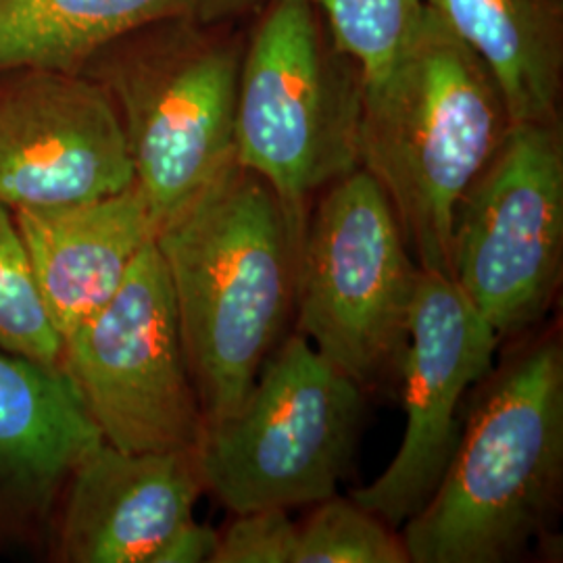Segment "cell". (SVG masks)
<instances>
[{"label":"cell","instance_id":"cell-18","mask_svg":"<svg viewBox=\"0 0 563 563\" xmlns=\"http://www.w3.org/2000/svg\"><path fill=\"white\" fill-rule=\"evenodd\" d=\"M295 563H409V553L395 528L332 495L299 526Z\"/></svg>","mask_w":563,"mask_h":563},{"label":"cell","instance_id":"cell-15","mask_svg":"<svg viewBox=\"0 0 563 563\" xmlns=\"http://www.w3.org/2000/svg\"><path fill=\"white\" fill-rule=\"evenodd\" d=\"M490 71L511 123L560 120L563 0H423Z\"/></svg>","mask_w":563,"mask_h":563},{"label":"cell","instance_id":"cell-1","mask_svg":"<svg viewBox=\"0 0 563 563\" xmlns=\"http://www.w3.org/2000/svg\"><path fill=\"white\" fill-rule=\"evenodd\" d=\"M307 211L236 159L155 232L207 422L241 407L297 305Z\"/></svg>","mask_w":563,"mask_h":563},{"label":"cell","instance_id":"cell-8","mask_svg":"<svg viewBox=\"0 0 563 563\" xmlns=\"http://www.w3.org/2000/svg\"><path fill=\"white\" fill-rule=\"evenodd\" d=\"M562 263V123H511L457 205L451 278L505 341L543 320Z\"/></svg>","mask_w":563,"mask_h":563},{"label":"cell","instance_id":"cell-14","mask_svg":"<svg viewBox=\"0 0 563 563\" xmlns=\"http://www.w3.org/2000/svg\"><path fill=\"white\" fill-rule=\"evenodd\" d=\"M13 216L60 339L115 297L157 232L136 181L95 201L20 209Z\"/></svg>","mask_w":563,"mask_h":563},{"label":"cell","instance_id":"cell-5","mask_svg":"<svg viewBox=\"0 0 563 563\" xmlns=\"http://www.w3.org/2000/svg\"><path fill=\"white\" fill-rule=\"evenodd\" d=\"M363 71L309 0H272L242 53L234 159L288 207L360 167Z\"/></svg>","mask_w":563,"mask_h":563},{"label":"cell","instance_id":"cell-20","mask_svg":"<svg viewBox=\"0 0 563 563\" xmlns=\"http://www.w3.org/2000/svg\"><path fill=\"white\" fill-rule=\"evenodd\" d=\"M297 530L286 509L236 514L220 534L213 563H295Z\"/></svg>","mask_w":563,"mask_h":563},{"label":"cell","instance_id":"cell-17","mask_svg":"<svg viewBox=\"0 0 563 563\" xmlns=\"http://www.w3.org/2000/svg\"><path fill=\"white\" fill-rule=\"evenodd\" d=\"M0 351L59 365L63 339L42 301L13 211L0 202Z\"/></svg>","mask_w":563,"mask_h":563},{"label":"cell","instance_id":"cell-11","mask_svg":"<svg viewBox=\"0 0 563 563\" xmlns=\"http://www.w3.org/2000/svg\"><path fill=\"white\" fill-rule=\"evenodd\" d=\"M134 184L118 111L81 71L0 74V202L11 211L95 201Z\"/></svg>","mask_w":563,"mask_h":563},{"label":"cell","instance_id":"cell-16","mask_svg":"<svg viewBox=\"0 0 563 563\" xmlns=\"http://www.w3.org/2000/svg\"><path fill=\"white\" fill-rule=\"evenodd\" d=\"M262 0H0V74L80 71L104 42L148 21H230Z\"/></svg>","mask_w":563,"mask_h":563},{"label":"cell","instance_id":"cell-9","mask_svg":"<svg viewBox=\"0 0 563 563\" xmlns=\"http://www.w3.org/2000/svg\"><path fill=\"white\" fill-rule=\"evenodd\" d=\"M59 365L104 443L130 453L201 443L207 420L155 239L115 297L63 339Z\"/></svg>","mask_w":563,"mask_h":563},{"label":"cell","instance_id":"cell-13","mask_svg":"<svg viewBox=\"0 0 563 563\" xmlns=\"http://www.w3.org/2000/svg\"><path fill=\"white\" fill-rule=\"evenodd\" d=\"M99 443L60 365L0 351V553L46 543L65 484Z\"/></svg>","mask_w":563,"mask_h":563},{"label":"cell","instance_id":"cell-2","mask_svg":"<svg viewBox=\"0 0 563 563\" xmlns=\"http://www.w3.org/2000/svg\"><path fill=\"white\" fill-rule=\"evenodd\" d=\"M509 125L486 65L426 4L401 55L363 81L360 167L383 188L423 272L451 276L457 205Z\"/></svg>","mask_w":563,"mask_h":563},{"label":"cell","instance_id":"cell-3","mask_svg":"<svg viewBox=\"0 0 563 563\" xmlns=\"http://www.w3.org/2000/svg\"><path fill=\"white\" fill-rule=\"evenodd\" d=\"M486 388L437 490L401 526L409 563L511 562L558 518L562 344H528Z\"/></svg>","mask_w":563,"mask_h":563},{"label":"cell","instance_id":"cell-12","mask_svg":"<svg viewBox=\"0 0 563 563\" xmlns=\"http://www.w3.org/2000/svg\"><path fill=\"white\" fill-rule=\"evenodd\" d=\"M205 490L197 449L130 453L97 444L71 472L46 534L57 563H153L195 518Z\"/></svg>","mask_w":563,"mask_h":563},{"label":"cell","instance_id":"cell-6","mask_svg":"<svg viewBox=\"0 0 563 563\" xmlns=\"http://www.w3.org/2000/svg\"><path fill=\"white\" fill-rule=\"evenodd\" d=\"M362 416V388L305 336H288L241 407L205 423V490L232 514L322 504L351 467Z\"/></svg>","mask_w":563,"mask_h":563},{"label":"cell","instance_id":"cell-7","mask_svg":"<svg viewBox=\"0 0 563 563\" xmlns=\"http://www.w3.org/2000/svg\"><path fill=\"white\" fill-rule=\"evenodd\" d=\"M422 269L383 188L357 167L323 188L302 234L297 328L365 390L401 376Z\"/></svg>","mask_w":563,"mask_h":563},{"label":"cell","instance_id":"cell-10","mask_svg":"<svg viewBox=\"0 0 563 563\" xmlns=\"http://www.w3.org/2000/svg\"><path fill=\"white\" fill-rule=\"evenodd\" d=\"M499 344L451 276L422 269L399 376L401 444L374 483L353 490L355 504L395 530L422 509L460 443L465 395L490 372Z\"/></svg>","mask_w":563,"mask_h":563},{"label":"cell","instance_id":"cell-21","mask_svg":"<svg viewBox=\"0 0 563 563\" xmlns=\"http://www.w3.org/2000/svg\"><path fill=\"white\" fill-rule=\"evenodd\" d=\"M218 544L220 532L192 518L163 543L153 563H213Z\"/></svg>","mask_w":563,"mask_h":563},{"label":"cell","instance_id":"cell-19","mask_svg":"<svg viewBox=\"0 0 563 563\" xmlns=\"http://www.w3.org/2000/svg\"><path fill=\"white\" fill-rule=\"evenodd\" d=\"M342 51L362 67L363 81L378 78L401 55L422 20L423 0H309Z\"/></svg>","mask_w":563,"mask_h":563},{"label":"cell","instance_id":"cell-4","mask_svg":"<svg viewBox=\"0 0 563 563\" xmlns=\"http://www.w3.org/2000/svg\"><path fill=\"white\" fill-rule=\"evenodd\" d=\"M242 53L228 20L165 18L104 42L81 65L118 111L155 225L234 159Z\"/></svg>","mask_w":563,"mask_h":563}]
</instances>
